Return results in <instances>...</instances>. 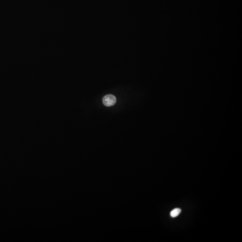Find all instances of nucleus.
<instances>
[{"mask_svg":"<svg viewBox=\"0 0 242 242\" xmlns=\"http://www.w3.org/2000/svg\"><path fill=\"white\" fill-rule=\"evenodd\" d=\"M103 104L105 105L108 107L111 106L115 105L116 102V98L114 95H106L103 98Z\"/></svg>","mask_w":242,"mask_h":242,"instance_id":"f257e3e1","label":"nucleus"},{"mask_svg":"<svg viewBox=\"0 0 242 242\" xmlns=\"http://www.w3.org/2000/svg\"><path fill=\"white\" fill-rule=\"evenodd\" d=\"M181 210L179 208H176L173 210L171 211L170 212V216L172 218H175L177 217L180 213H181Z\"/></svg>","mask_w":242,"mask_h":242,"instance_id":"f03ea898","label":"nucleus"}]
</instances>
